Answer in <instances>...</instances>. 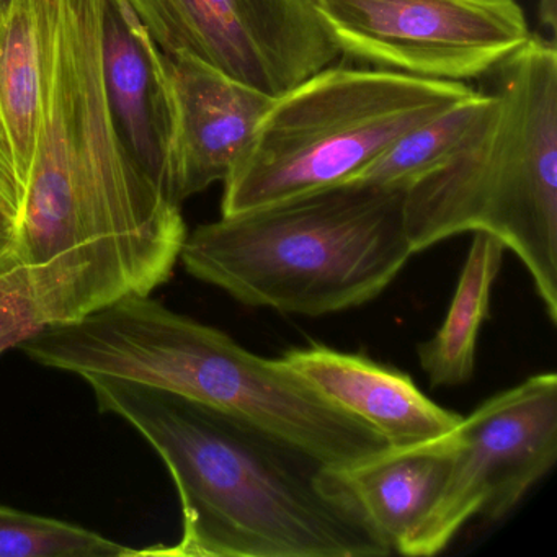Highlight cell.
Masks as SVG:
<instances>
[{
	"label": "cell",
	"instance_id": "cell-17",
	"mask_svg": "<svg viewBox=\"0 0 557 557\" xmlns=\"http://www.w3.org/2000/svg\"><path fill=\"white\" fill-rule=\"evenodd\" d=\"M136 553L87 528L0 505V557H126Z\"/></svg>",
	"mask_w": 557,
	"mask_h": 557
},
{
	"label": "cell",
	"instance_id": "cell-11",
	"mask_svg": "<svg viewBox=\"0 0 557 557\" xmlns=\"http://www.w3.org/2000/svg\"><path fill=\"white\" fill-rule=\"evenodd\" d=\"M102 71L120 138L174 200L175 102L168 57L128 0H102Z\"/></svg>",
	"mask_w": 557,
	"mask_h": 557
},
{
	"label": "cell",
	"instance_id": "cell-5",
	"mask_svg": "<svg viewBox=\"0 0 557 557\" xmlns=\"http://www.w3.org/2000/svg\"><path fill=\"white\" fill-rule=\"evenodd\" d=\"M491 106L465 145L404 191L413 253L485 233L523 262L557 324V50L531 34L492 71Z\"/></svg>",
	"mask_w": 557,
	"mask_h": 557
},
{
	"label": "cell",
	"instance_id": "cell-6",
	"mask_svg": "<svg viewBox=\"0 0 557 557\" xmlns=\"http://www.w3.org/2000/svg\"><path fill=\"white\" fill-rule=\"evenodd\" d=\"M478 90L329 64L273 99L224 184L221 216L350 182L400 136Z\"/></svg>",
	"mask_w": 557,
	"mask_h": 557
},
{
	"label": "cell",
	"instance_id": "cell-16",
	"mask_svg": "<svg viewBox=\"0 0 557 557\" xmlns=\"http://www.w3.org/2000/svg\"><path fill=\"white\" fill-rule=\"evenodd\" d=\"M491 92H475L429 122L416 126L350 182L406 191L410 185L442 168L465 145L491 106Z\"/></svg>",
	"mask_w": 557,
	"mask_h": 557
},
{
	"label": "cell",
	"instance_id": "cell-2",
	"mask_svg": "<svg viewBox=\"0 0 557 557\" xmlns=\"http://www.w3.org/2000/svg\"><path fill=\"white\" fill-rule=\"evenodd\" d=\"M100 412L128 422L171 472L174 546L136 556L386 557L393 553L334 469L233 413L161 387L94 376Z\"/></svg>",
	"mask_w": 557,
	"mask_h": 557
},
{
	"label": "cell",
	"instance_id": "cell-3",
	"mask_svg": "<svg viewBox=\"0 0 557 557\" xmlns=\"http://www.w3.org/2000/svg\"><path fill=\"white\" fill-rule=\"evenodd\" d=\"M18 348L41 367L83 380L135 381L233 413L331 469L389 448L376 430L322 396L283 358L252 354L151 295L48 325Z\"/></svg>",
	"mask_w": 557,
	"mask_h": 557
},
{
	"label": "cell",
	"instance_id": "cell-14",
	"mask_svg": "<svg viewBox=\"0 0 557 557\" xmlns=\"http://www.w3.org/2000/svg\"><path fill=\"white\" fill-rule=\"evenodd\" d=\"M505 246L474 233L451 305L442 327L417 348L432 387H458L474 374L479 332L488 318L491 293L504 262Z\"/></svg>",
	"mask_w": 557,
	"mask_h": 557
},
{
	"label": "cell",
	"instance_id": "cell-21",
	"mask_svg": "<svg viewBox=\"0 0 557 557\" xmlns=\"http://www.w3.org/2000/svg\"><path fill=\"white\" fill-rule=\"evenodd\" d=\"M9 0H0V12L4 11L5 5H8Z\"/></svg>",
	"mask_w": 557,
	"mask_h": 557
},
{
	"label": "cell",
	"instance_id": "cell-9",
	"mask_svg": "<svg viewBox=\"0 0 557 557\" xmlns=\"http://www.w3.org/2000/svg\"><path fill=\"white\" fill-rule=\"evenodd\" d=\"M168 57L197 58L221 73L282 96L338 50L312 0H128Z\"/></svg>",
	"mask_w": 557,
	"mask_h": 557
},
{
	"label": "cell",
	"instance_id": "cell-1",
	"mask_svg": "<svg viewBox=\"0 0 557 557\" xmlns=\"http://www.w3.org/2000/svg\"><path fill=\"white\" fill-rule=\"evenodd\" d=\"M44 96L11 253L45 327L79 321L171 280L181 205L138 164L110 113L102 0H40Z\"/></svg>",
	"mask_w": 557,
	"mask_h": 557
},
{
	"label": "cell",
	"instance_id": "cell-19",
	"mask_svg": "<svg viewBox=\"0 0 557 557\" xmlns=\"http://www.w3.org/2000/svg\"><path fill=\"white\" fill-rule=\"evenodd\" d=\"M24 182L15 161L14 148L0 115V252L11 249L21 220Z\"/></svg>",
	"mask_w": 557,
	"mask_h": 557
},
{
	"label": "cell",
	"instance_id": "cell-4",
	"mask_svg": "<svg viewBox=\"0 0 557 557\" xmlns=\"http://www.w3.org/2000/svg\"><path fill=\"white\" fill-rule=\"evenodd\" d=\"M412 256L404 190L345 182L201 224L181 260L243 305L319 318L373 301Z\"/></svg>",
	"mask_w": 557,
	"mask_h": 557
},
{
	"label": "cell",
	"instance_id": "cell-20",
	"mask_svg": "<svg viewBox=\"0 0 557 557\" xmlns=\"http://www.w3.org/2000/svg\"><path fill=\"white\" fill-rule=\"evenodd\" d=\"M540 21L550 32L557 27V0H540Z\"/></svg>",
	"mask_w": 557,
	"mask_h": 557
},
{
	"label": "cell",
	"instance_id": "cell-10",
	"mask_svg": "<svg viewBox=\"0 0 557 557\" xmlns=\"http://www.w3.org/2000/svg\"><path fill=\"white\" fill-rule=\"evenodd\" d=\"M168 63L175 102L172 195L182 205L226 181L275 97L197 58L177 54Z\"/></svg>",
	"mask_w": 557,
	"mask_h": 557
},
{
	"label": "cell",
	"instance_id": "cell-8",
	"mask_svg": "<svg viewBox=\"0 0 557 557\" xmlns=\"http://www.w3.org/2000/svg\"><path fill=\"white\" fill-rule=\"evenodd\" d=\"M338 54L377 70L466 83L531 37L517 0H312Z\"/></svg>",
	"mask_w": 557,
	"mask_h": 557
},
{
	"label": "cell",
	"instance_id": "cell-18",
	"mask_svg": "<svg viewBox=\"0 0 557 557\" xmlns=\"http://www.w3.org/2000/svg\"><path fill=\"white\" fill-rule=\"evenodd\" d=\"M45 329L38 318L27 273L11 250L0 252V355L21 347Z\"/></svg>",
	"mask_w": 557,
	"mask_h": 557
},
{
	"label": "cell",
	"instance_id": "cell-15",
	"mask_svg": "<svg viewBox=\"0 0 557 557\" xmlns=\"http://www.w3.org/2000/svg\"><path fill=\"white\" fill-rule=\"evenodd\" d=\"M41 96L40 0H9L0 12V115L24 190L40 128Z\"/></svg>",
	"mask_w": 557,
	"mask_h": 557
},
{
	"label": "cell",
	"instance_id": "cell-13",
	"mask_svg": "<svg viewBox=\"0 0 557 557\" xmlns=\"http://www.w3.org/2000/svg\"><path fill=\"white\" fill-rule=\"evenodd\" d=\"M455 445L451 432L423 445L389 446L348 468L334 469L393 553H400L435 502L448 474Z\"/></svg>",
	"mask_w": 557,
	"mask_h": 557
},
{
	"label": "cell",
	"instance_id": "cell-12",
	"mask_svg": "<svg viewBox=\"0 0 557 557\" xmlns=\"http://www.w3.org/2000/svg\"><path fill=\"white\" fill-rule=\"evenodd\" d=\"M283 360L322 396L376 430L393 448L455 432L462 416L430 400L409 374L327 345L292 348Z\"/></svg>",
	"mask_w": 557,
	"mask_h": 557
},
{
	"label": "cell",
	"instance_id": "cell-7",
	"mask_svg": "<svg viewBox=\"0 0 557 557\" xmlns=\"http://www.w3.org/2000/svg\"><path fill=\"white\" fill-rule=\"evenodd\" d=\"M448 474L399 554L435 556L471 518L507 517L557 459V374L495 394L455 430Z\"/></svg>",
	"mask_w": 557,
	"mask_h": 557
}]
</instances>
